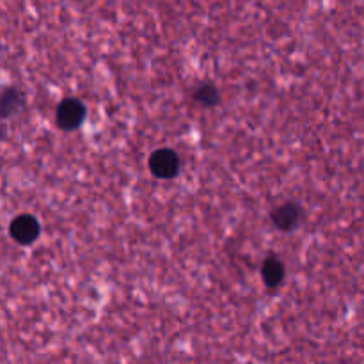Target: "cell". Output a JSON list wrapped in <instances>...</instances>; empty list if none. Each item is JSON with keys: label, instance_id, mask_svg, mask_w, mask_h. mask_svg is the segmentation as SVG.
Wrapping results in <instances>:
<instances>
[{"label": "cell", "instance_id": "1", "mask_svg": "<svg viewBox=\"0 0 364 364\" xmlns=\"http://www.w3.org/2000/svg\"><path fill=\"white\" fill-rule=\"evenodd\" d=\"M85 117V107L77 98H68L57 109V123L63 130H75Z\"/></svg>", "mask_w": 364, "mask_h": 364}, {"label": "cell", "instance_id": "2", "mask_svg": "<svg viewBox=\"0 0 364 364\" xmlns=\"http://www.w3.org/2000/svg\"><path fill=\"white\" fill-rule=\"evenodd\" d=\"M149 169L156 178H173L180 169V160L171 149H159L149 159Z\"/></svg>", "mask_w": 364, "mask_h": 364}, {"label": "cell", "instance_id": "3", "mask_svg": "<svg viewBox=\"0 0 364 364\" xmlns=\"http://www.w3.org/2000/svg\"><path fill=\"white\" fill-rule=\"evenodd\" d=\"M39 235V224L34 217L20 215L11 223V237L18 244H32Z\"/></svg>", "mask_w": 364, "mask_h": 364}, {"label": "cell", "instance_id": "4", "mask_svg": "<svg viewBox=\"0 0 364 364\" xmlns=\"http://www.w3.org/2000/svg\"><path fill=\"white\" fill-rule=\"evenodd\" d=\"M299 220H301V210L294 203H287L274 212V223L283 231L294 230Z\"/></svg>", "mask_w": 364, "mask_h": 364}, {"label": "cell", "instance_id": "5", "mask_svg": "<svg viewBox=\"0 0 364 364\" xmlns=\"http://www.w3.org/2000/svg\"><path fill=\"white\" fill-rule=\"evenodd\" d=\"M284 277V267L277 258H269L263 263V279L269 287H277Z\"/></svg>", "mask_w": 364, "mask_h": 364}, {"label": "cell", "instance_id": "6", "mask_svg": "<svg viewBox=\"0 0 364 364\" xmlns=\"http://www.w3.org/2000/svg\"><path fill=\"white\" fill-rule=\"evenodd\" d=\"M194 100L198 103H201V105H206V107L215 105V103L219 102V92H217V89L213 87V85L205 84V85H201V87L196 89Z\"/></svg>", "mask_w": 364, "mask_h": 364}, {"label": "cell", "instance_id": "7", "mask_svg": "<svg viewBox=\"0 0 364 364\" xmlns=\"http://www.w3.org/2000/svg\"><path fill=\"white\" fill-rule=\"evenodd\" d=\"M18 103H20V96H18V92L14 91V89L7 91L6 95H4V114H7V110H9V105L16 107Z\"/></svg>", "mask_w": 364, "mask_h": 364}]
</instances>
